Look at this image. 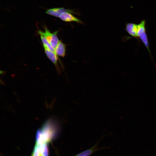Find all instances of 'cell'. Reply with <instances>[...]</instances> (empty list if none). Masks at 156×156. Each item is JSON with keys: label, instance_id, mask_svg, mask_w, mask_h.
Instances as JSON below:
<instances>
[{"label": "cell", "instance_id": "obj_1", "mask_svg": "<svg viewBox=\"0 0 156 156\" xmlns=\"http://www.w3.org/2000/svg\"><path fill=\"white\" fill-rule=\"evenodd\" d=\"M57 131L55 125L51 121L47 122L37 131L35 143L40 145L44 143L48 144L55 136Z\"/></svg>", "mask_w": 156, "mask_h": 156}, {"label": "cell", "instance_id": "obj_2", "mask_svg": "<svg viewBox=\"0 0 156 156\" xmlns=\"http://www.w3.org/2000/svg\"><path fill=\"white\" fill-rule=\"evenodd\" d=\"M145 24V21L143 20L138 24V30L137 35V38H139L141 40L147 49L152 58V56L149 47L148 36L146 32Z\"/></svg>", "mask_w": 156, "mask_h": 156}, {"label": "cell", "instance_id": "obj_3", "mask_svg": "<svg viewBox=\"0 0 156 156\" xmlns=\"http://www.w3.org/2000/svg\"><path fill=\"white\" fill-rule=\"evenodd\" d=\"M65 12L77 14L76 12L73 10L65 9L63 8H55L48 9L46 11V13L49 15L59 17L62 13Z\"/></svg>", "mask_w": 156, "mask_h": 156}, {"label": "cell", "instance_id": "obj_4", "mask_svg": "<svg viewBox=\"0 0 156 156\" xmlns=\"http://www.w3.org/2000/svg\"><path fill=\"white\" fill-rule=\"evenodd\" d=\"M125 30L131 36V38H137L138 30V24L133 23H127L126 24Z\"/></svg>", "mask_w": 156, "mask_h": 156}, {"label": "cell", "instance_id": "obj_5", "mask_svg": "<svg viewBox=\"0 0 156 156\" xmlns=\"http://www.w3.org/2000/svg\"><path fill=\"white\" fill-rule=\"evenodd\" d=\"M59 18L64 21L67 22H75L80 23H82V22L79 19L74 16L71 13L65 12L62 13Z\"/></svg>", "mask_w": 156, "mask_h": 156}, {"label": "cell", "instance_id": "obj_6", "mask_svg": "<svg viewBox=\"0 0 156 156\" xmlns=\"http://www.w3.org/2000/svg\"><path fill=\"white\" fill-rule=\"evenodd\" d=\"M45 53L48 58L53 63L56 67L58 70H59V68L57 65V60L58 59V56L53 52L47 49L46 47H43Z\"/></svg>", "mask_w": 156, "mask_h": 156}, {"label": "cell", "instance_id": "obj_7", "mask_svg": "<svg viewBox=\"0 0 156 156\" xmlns=\"http://www.w3.org/2000/svg\"><path fill=\"white\" fill-rule=\"evenodd\" d=\"M55 51V53L57 56L64 57L66 53L65 44L60 40Z\"/></svg>", "mask_w": 156, "mask_h": 156}, {"label": "cell", "instance_id": "obj_8", "mask_svg": "<svg viewBox=\"0 0 156 156\" xmlns=\"http://www.w3.org/2000/svg\"><path fill=\"white\" fill-rule=\"evenodd\" d=\"M96 144L91 148L85 150L74 156H90L92 153L97 150Z\"/></svg>", "mask_w": 156, "mask_h": 156}, {"label": "cell", "instance_id": "obj_9", "mask_svg": "<svg viewBox=\"0 0 156 156\" xmlns=\"http://www.w3.org/2000/svg\"><path fill=\"white\" fill-rule=\"evenodd\" d=\"M57 31H55L53 33L49 42L50 44L54 50L60 41L57 36Z\"/></svg>", "mask_w": 156, "mask_h": 156}, {"label": "cell", "instance_id": "obj_10", "mask_svg": "<svg viewBox=\"0 0 156 156\" xmlns=\"http://www.w3.org/2000/svg\"><path fill=\"white\" fill-rule=\"evenodd\" d=\"M40 35L43 47L46 48L55 53L54 49L52 47L49 42L41 34Z\"/></svg>", "mask_w": 156, "mask_h": 156}, {"label": "cell", "instance_id": "obj_11", "mask_svg": "<svg viewBox=\"0 0 156 156\" xmlns=\"http://www.w3.org/2000/svg\"><path fill=\"white\" fill-rule=\"evenodd\" d=\"M40 154V145L35 143L31 156H39Z\"/></svg>", "mask_w": 156, "mask_h": 156}, {"label": "cell", "instance_id": "obj_12", "mask_svg": "<svg viewBox=\"0 0 156 156\" xmlns=\"http://www.w3.org/2000/svg\"><path fill=\"white\" fill-rule=\"evenodd\" d=\"M39 156H43L40 154Z\"/></svg>", "mask_w": 156, "mask_h": 156}]
</instances>
